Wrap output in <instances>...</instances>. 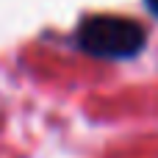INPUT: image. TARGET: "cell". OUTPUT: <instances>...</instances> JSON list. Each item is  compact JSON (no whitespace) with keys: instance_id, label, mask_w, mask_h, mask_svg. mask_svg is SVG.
I'll return each mask as SVG.
<instances>
[{"instance_id":"1","label":"cell","mask_w":158,"mask_h":158,"mask_svg":"<svg viewBox=\"0 0 158 158\" xmlns=\"http://www.w3.org/2000/svg\"><path fill=\"white\" fill-rule=\"evenodd\" d=\"M78 44L97 58H131L144 47V28L125 17H89L78 28Z\"/></svg>"},{"instance_id":"2","label":"cell","mask_w":158,"mask_h":158,"mask_svg":"<svg viewBox=\"0 0 158 158\" xmlns=\"http://www.w3.org/2000/svg\"><path fill=\"white\" fill-rule=\"evenodd\" d=\"M147 6H150V11H153V14H158V0H147Z\"/></svg>"}]
</instances>
